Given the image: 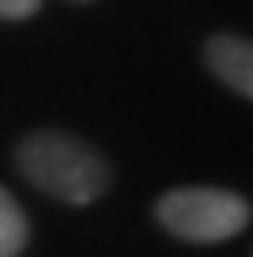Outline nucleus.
I'll return each instance as SVG.
<instances>
[{
  "mask_svg": "<svg viewBox=\"0 0 253 257\" xmlns=\"http://www.w3.org/2000/svg\"><path fill=\"white\" fill-rule=\"evenodd\" d=\"M16 167L34 189L68 204H91L110 189V163L87 140L57 128H38L19 140Z\"/></svg>",
  "mask_w": 253,
  "mask_h": 257,
  "instance_id": "obj_1",
  "label": "nucleus"
},
{
  "mask_svg": "<svg viewBox=\"0 0 253 257\" xmlns=\"http://www.w3.org/2000/svg\"><path fill=\"white\" fill-rule=\"evenodd\" d=\"M31 242V223L19 201L0 185V257H19Z\"/></svg>",
  "mask_w": 253,
  "mask_h": 257,
  "instance_id": "obj_4",
  "label": "nucleus"
},
{
  "mask_svg": "<svg viewBox=\"0 0 253 257\" xmlns=\"http://www.w3.org/2000/svg\"><path fill=\"white\" fill-rule=\"evenodd\" d=\"M204 61L230 91L253 102V42L242 34H212L204 46Z\"/></svg>",
  "mask_w": 253,
  "mask_h": 257,
  "instance_id": "obj_3",
  "label": "nucleus"
},
{
  "mask_svg": "<svg viewBox=\"0 0 253 257\" xmlns=\"http://www.w3.org/2000/svg\"><path fill=\"white\" fill-rule=\"evenodd\" d=\"M155 216L174 238L185 242H223L234 238L249 227V201L230 189H212V185H185L159 197Z\"/></svg>",
  "mask_w": 253,
  "mask_h": 257,
  "instance_id": "obj_2",
  "label": "nucleus"
},
{
  "mask_svg": "<svg viewBox=\"0 0 253 257\" xmlns=\"http://www.w3.org/2000/svg\"><path fill=\"white\" fill-rule=\"evenodd\" d=\"M42 0H0V19H31Z\"/></svg>",
  "mask_w": 253,
  "mask_h": 257,
  "instance_id": "obj_5",
  "label": "nucleus"
}]
</instances>
